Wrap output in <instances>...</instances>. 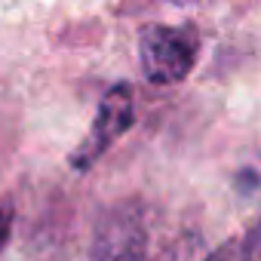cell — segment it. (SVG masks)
<instances>
[{
    "instance_id": "3957f363",
    "label": "cell",
    "mask_w": 261,
    "mask_h": 261,
    "mask_svg": "<svg viewBox=\"0 0 261 261\" xmlns=\"http://www.w3.org/2000/svg\"><path fill=\"white\" fill-rule=\"evenodd\" d=\"M142 215L129 206H114L98 221L92 255L95 261H129V255L142 249Z\"/></svg>"
},
{
    "instance_id": "5b68a950",
    "label": "cell",
    "mask_w": 261,
    "mask_h": 261,
    "mask_svg": "<svg viewBox=\"0 0 261 261\" xmlns=\"http://www.w3.org/2000/svg\"><path fill=\"white\" fill-rule=\"evenodd\" d=\"M221 258H224V252H215V255H212L209 261H221Z\"/></svg>"
},
{
    "instance_id": "7a4b0ae2",
    "label": "cell",
    "mask_w": 261,
    "mask_h": 261,
    "mask_svg": "<svg viewBox=\"0 0 261 261\" xmlns=\"http://www.w3.org/2000/svg\"><path fill=\"white\" fill-rule=\"evenodd\" d=\"M133 126H136V95H133V86H129V83H114L101 95V101H98V111H95V120L89 126L86 139L68 157L71 169L74 172L92 169L120 142V136H126Z\"/></svg>"
},
{
    "instance_id": "6da1fadb",
    "label": "cell",
    "mask_w": 261,
    "mask_h": 261,
    "mask_svg": "<svg viewBox=\"0 0 261 261\" xmlns=\"http://www.w3.org/2000/svg\"><path fill=\"white\" fill-rule=\"evenodd\" d=\"M200 56V40L172 25H148L142 28L139 37V59H142V74L154 86H169L181 83Z\"/></svg>"
},
{
    "instance_id": "277c9868",
    "label": "cell",
    "mask_w": 261,
    "mask_h": 261,
    "mask_svg": "<svg viewBox=\"0 0 261 261\" xmlns=\"http://www.w3.org/2000/svg\"><path fill=\"white\" fill-rule=\"evenodd\" d=\"M10 233H13V203L0 200V249L10 243Z\"/></svg>"
}]
</instances>
